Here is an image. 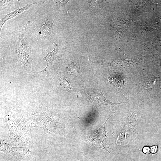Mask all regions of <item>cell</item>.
<instances>
[{
    "instance_id": "8fae6325",
    "label": "cell",
    "mask_w": 161,
    "mask_h": 161,
    "mask_svg": "<svg viewBox=\"0 0 161 161\" xmlns=\"http://www.w3.org/2000/svg\"><path fill=\"white\" fill-rule=\"evenodd\" d=\"M57 83L58 87L65 90L69 91L73 89L67 80L63 76L59 78Z\"/></svg>"
},
{
    "instance_id": "277c9868",
    "label": "cell",
    "mask_w": 161,
    "mask_h": 161,
    "mask_svg": "<svg viewBox=\"0 0 161 161\" xmlns=\"http://www.w3.org/2000/svg\"><path fill=\"white\" fill-rule=\"evenodd\" d=\"M53 44L54 48L53 50L48 52L43 58L47 64L46 67L42 70L37 72L44 79H47L50 78L52 74L54 68L59 58L61 51V45L59 41H55Z\"/></svg>"
},
{
    "instance_id": "4fadbf2b",
    "label": "cell",
    "mask_w": 161,
    "mask_h": 161,
    "mask_svg": "<svg viewBox=\"0 0 161 161\" xmlns=\"http://www.w3.org/2000/svg\"><path fill=\"white\" fill-rule=\"evenodd\" d=\"M14 0H0V10L1 11L6 9H10L13 4Z\"/></svg>"
},
{
    "instance_id": "6da1fadb",
    "label": "cell",
    "mask_w": 161,
    "mask_h": 161,
    "mask_svg": "<svg viewBox=\"0 0 161 161\" xmlns=\"http://www.w3.org/2000/svg\"><path fill=\"white\" fill-rule=\"evenodd\" d=\"M54 17L47 13L41 15L28 25L29 35L41 44H47L54 34Z\"/></svg>"
},
{
    "instance_id": "5bb4252c",
    "label": "cell",
    "mask_w": 161,
    "mask_h": 161,
    "mask_svg": "<svg viewBox=\"0 0 161 161\" xmlns=\"http://www.w3.org/2000/svg\"><path fill=\"white\" fill-rule=\"evenodd\" d=\"M69 0H55L57 9L62 8L67 4Z\"/></svg>"
},
{
    "instance_id": "30bf717a",
    "label": "cell",
    "mask_w": 161,
    "mask_h": 161,
    "mask_svg": "<svg viewBox=\"0 0 161 161\" xmlns=\"http://www.w3.org/2000/svg\"><path fill=\"white\" fill-rule=\"evenodd\" d=\"M64 63L66 71L68 74L75 75L78 72L79 67L77 64L67 60H65Z\"/></svg>"
},
{
    "instance_id": "9a60e30c",
    "label": "cell",
    "mask_w": 161,
    "mask_h": 161,
    "mask_svg": "<svg viewBox=\"0 0 161 161\" xmlns=\"http://www.w3.org/2000/svg\"><path fill=\"white\" fill-rule=\"evenodd\" d=\"M143 151L146 154H149L151 152V149L150 147L147 146L144 147L143 149Z\"/></svg>"
},
{
    "instance_id": "8992f818",
    "label": "cell",
    "mask_w": 161,
    "mask_h": 161,
    "mask_svg": "<svg viewBox=\"0 0 161 161\" xmlns=\"http://www.w3.org/2000/svg\"><path fill=\"white\" fill-rule=\"evenodd\" d=\"M109 118L100 128L90 134L89 140L90 142L95 146L104 149L110 153L107 150V148H109L108 145L106 143L108 133L105 129L106 123Z\"/></svg>"
},
{
    "instance_id": "7a4b0ae2",
    "label": "cell",
    "mask_w": 161,
    "mask_h": 161,
    "mask_svg": "<svg viewBox=\"0 0 161 161\" xmlns=\"http://www.w3.org/2000/svg\"><path fill=\"white\" fill-rule=\"evenodd\" d=\"M52 111L51 108L46 103L35 104L28 107L27 119L31 128L44 129Z\"/></svg>"
},
{
    "instance_id": "5b68a950",
    "label": "cell",
    "mask_w": 161,
    "mask_h": 161,
    "mask_svg": "<svg viewBox=\"0 0 161 161\" xmlns=\"http://www.w3.org/2000/svg\"><path fill=\"white\" fill-rule=\"evenodd\" d=\"M4 112L6 126L11 132L23 119L21 109L17 106L8 105L4 107Z\"/></svg>"
},
{
    "instance_id": "2e32d148",
    "label": "cell",
    "mask_w": 161,
    "mask_h": 161,
    "mask_svg": "<svg viewBox=\"0 0 161 161\" xmlns=\"http://www.w3.org/2000/svg\"><path fill=\"white\" fill-rule=\"evenodd\" d=\"M151 149V152L152 153H156L157 150V146L156 145L150 147Z\"/></svg>"
},
{
    "instance_id": "ba28073f",
    "label": "cell",
    "mask_w": 161,
    "mask_h": 161,
    "mask_svg": "<svg viewBox=\"0 0 161 161\" xmlns=\"http://www.w3.org/2000/svg\"><path fill=\"white\" fill-rule=\"evenodd\" d=\"M15 55L18 64L23 68L30 69L33 60V52L24 50L14 47Z\"/></svg>"
},
{
    "instance_id": "9c48e42d",
    "label": "cell",
    "mask_w": 161,
    "mask_h": 161,
    "mask_svg": "<svg viewBox=\"0 0 161 161\" xmlns=\"http://www.w3.org/2000/svg\"><path fill=\"white\" fill-rule=\"evenodd\" d=\"M38 2H35L31 4H28L22 7L18 8L9 13L6 15H1L0 18V32H1L2 27L6 21L18 15L24 11L28 9L33 4H37Z\"/></svg>"
},
{
    "instance_id": "3957f363",
    "label": "cell",
    "mask_w": 161,
    "mask_h": 161,
    "mask_svg": "<svg viewBox=\"0 0 161 161\" xmlns=\"http://www.w3.org/2000/svg\"><path fill=\"white\" fill-rule=\"evenodd\" d=\"M31 127L27 119H22L14 130L10 133L8 139L12 145L16 147L29 146L32 137Z\"/></svg>"
},
{
    "instance_id": "52a82bcc",
    "label": "cell",
    "mask_w": 161,
    "mask_h": 161,
    "mask_svg": "<svg viewBox=\"0 0 161 161\" xmlns=\"http://www.w3.org/2000/svg\"><path fill=\"white\" fill-rule=\"evenodd\" d=\"M88 97L90 102L95 106L107 109H111L115 105L120 104L111 102L106 98L102 91H93L89 93Z\"/></svg>"
},
{
    "instance_id": "7c38bea8",
    "label": "cell",
    "mask_w": 161,
    "mask_h": 161,
    "mask_svg": "<svg viewBox=\"0 0 161 161\" xmlns=\"http://www.w3.org/2000/svg\"><path fill=\"white\" fill-rule=\"evenodd\" d=\"M12 144L10 140L5 139H0V150L7 154L11 150Z\"/></svg>"
}]
</instances>
